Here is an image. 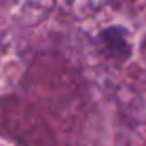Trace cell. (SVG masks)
Masks as SVG:
<instances>
[{
  "instance_id": "1",
  "label": "cell",
  "mask_w": 146,
  "mask_h": 146,
  "mask_svg": "<svg viewBox=\"0 0 146 146\" xmlns=\"http://www.w3.org/2000/svg\"><path fill=\"white\" fill-rule=\"evenodd\" d=\"M98 51L104 57L112 59V62H127L133 55V47L129 40V32L125 26H106L102 28L93 38Z\"/></svg>"
}]
</instances>
